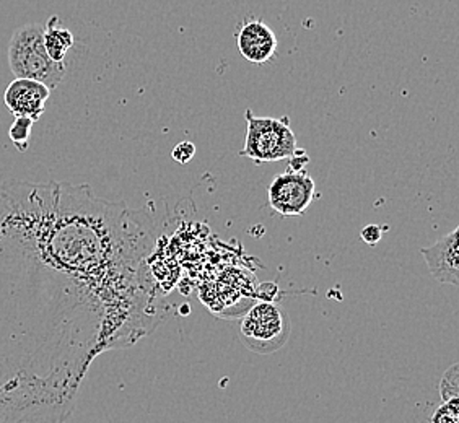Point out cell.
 I'll use <instances>...</instances> for the list:
<instances>
[{"instance_id":"10","label":"cell","mask_w":459,"mask_h":423,"mask_svg":"<svg viewBox=\"0 0 459 423\" xmlns=\"http://www.w3.org/2000/svg\"><path fill=\"white\" fill-rule=\"evenodd\" d=\"M33 124H35V121L28 119V117H15V121L10 125V141L17 147L18 151H28L30 137H31V131H33Z\"/></svg>"},{"instance_id":"5","label":"cell","mask_w":459,"mask_h":423,"mask_svg":"<svg viewBox=\"0 0 459 423\" xmlns=\"http://www.w3.org/2000/svg\"><path fill=\"white\" fill-rule=\"evenodd\" d=\"M315 179L305 169H287L285 173L273 179L267 191L271 209L282 217L307 213L309 205L315 201Z\"/></svg>"},{"instance_id":"14","label":"cell","mask_w":459,"mask_h":423,"mask_svg":"<svg viewBox=\"0 0 459 423\" xmlns=\"http://www.w3.org/2000/svg\"><path fill=\"white\" fill-rule=\"evenodd\" d=\"M383 238V229L378 225H368L362 229V239L371 246H375Z\"/></svg>"},{"instance_id":"11","label":"cell","mask_w":459,"mask_h":423,"mask_svg":"<svg viewBox=\"0 0 459 423\" xmlns=\"http://www.w3.org/2000/svg\"><path fill=\"white\" fill-rule=\"evenodd\" d=\"M440 397L443 402L451 401V399H458L459 397V365L453 363L448 370L443 373L440 379Z\"/></svg>"},{"instance_id":"4","label":"cell","mask_w":459,"mask_h":423,"mask_svg":"<svg viewBox=\"0 0 459 423\" xmlns=\"http://www.w3.org/2000/svg\"><path fill=\"white\" fill-rule=\"evenodd\" d=\"M239 332L247 349L257 353H271L287 342L290 324L279 305L261 301L241 319Z\"/></svg>"},{"instance_id":"6","label":"cell","mask_w":459,"mask_h":423,"mask_svg":"<svg viewBox=\"0 0 459 423\" xmlns=\"http://www.w3.org/2000/svg\"><path fill=\"white\" fill-rule=\"evenodd\" d=\"M235 41L238 53L256 65L271 61L279 47V39L273 28L255 17L245 18L239 23L235 31Z\"/></svg>"},{"instance_id":"12","label":"cell","mask_w":459,"mask_h":423,"mask_svg":"<svg viewBox=\"0 0 459 423\" xmlns=\"http://www.w3.org/2000/svg\"><path fill=\"white\" fill-rule=\"evenodd\" d=\"M430 423H459V399H451L443 402L432 417Z\"/></svg>"},{"instance_id":"3","label":"cell","mask_w":459,"mask_h":423,"mask_svg":"<svg viewBox=\"0 0 459 423\" xmlns=\"http://www.w3.org/2000/svg\"><path fill=\"white\" fill-rule=\"evenodd\" d=\"M247 119V139L239 157L253 160L257 165L273 163L281 160L291 159L300 151L297 137L291 131L290 117H261L249 108L245 113Z\"/></svg>"},{"instance_id":"1","label":"cell","mask_w":459,"mask_h":423,"mask_svg":"<svg viewBox=\"0 0 459 423\" xmlns=\"http://www.w3.org/2000/svg\"><path fill=\"white\" fill-rule=\"evenodd\" d=\"M151 219L89 185H0V423H67L90 365L160 321Z\"/></svg>"},{"instance_id":"7","label":"cell","mask_w":459,"mask_h":423,"mask_svg":"<svg viewBox=\"0 0 459 423\" xmlns=\"http://www.w3.org/2000/svg\"><path fill=\"white\" fill-rule=\"evenodd\" d=\"M51 97V90L31 79H15L10 83L4 101L15 117H28L39 121L45 115L46 101Z\"/></svg>"},{"instance_id":"9","label":"cell","mask_w":459,"mask_h":423,"mask_svg":"<svg viewBox=\"0 0 459 423\" xmlns=\"http://www.w3.org/2000/svg\"><path fill=\"white\" fill-rule=\"evenodd\" d=\"M43 39H45L46 53L54 62L65 61L75 38L71 30L62 27L59 17H51L43 28Z\"/></svg>"},{"instance_id":"8","label":"cell","mask_w":459,"mask_h":423,"mask_svg":"<svg viewBox=\"0 0 459 423\" xmlns=\"http://www.w3.org/2000/svg\"><path fill=\"white\" fill-rule=\"evenodd\" d=\"M458 237L459 229H455L443 235L432 246L420 249L433 279L451 287H459Z\"/></svg>"},{"instance_id":"13","label":"cell","mask_w":459,"mask_h":423,"mask_svg":"<svg viewBox=\"0 0 459 423\" xmlns=\"http://www.w3.org/2000/svg\"><path fill=\"white\" fill-rule=\"evenodd\" d=\"M195 155V147L193 142H181V143H178L177 147L173 149L171 151V157L178 163H189L193 157Z\"/></svg>"},{"instance_id":"2","label":"cell","mask_w":459,"mask_h":423,"mask_svg":"<svg viewBox=\"0 0 459 423\" xmlns=\"http://www.w3.org/2000/svg\"><path fill=\"white\" fill-rule=\"evenodd\" d=\"M10 71L17 79H31L54 90L65 77V62H54L46 53L43 27L30 23L15 30L9 45Z\"/></svg>"}]
</instances>
